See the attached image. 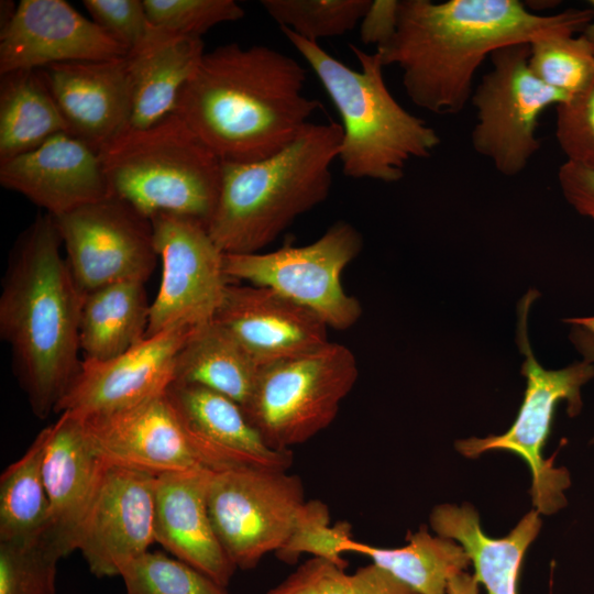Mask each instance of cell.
Returning a JSON list of instances; mask_svg holds the SVG:
<instances>
[{"label":"cell","mask_w":594,"mask_h":594,"mask_svg":"<svg viewBox=\"0 0 594 594\" xmlns=\"http://www.w3.org/2000/svg\"><path fill=\"white\" fill-rule=\"evenodd\" d=\"M61 550L45 536L0 542V594H56Z\"/></svg>","instance_id":"836d02e7"},{"label":"cell","mask_w":594,"mask_h":594,"mask_svg":"<svg viewBox=\"0 0 594 594\" xmlns=\"http://www.w3.org/2000/svg\"><path fill=\"white\" fill-rule=\"evenodd\" d=\"M120 576L125 594H229L202 572L158 551L132 560Z\"/></svg>","instance_id":"d6a6232c"},{"label":"cell","mask_w":594,"mask_h":594,"mask_svg":"<svg viewBox=\"0 0 594 594\" xmlns=\"http://www.w3.org/2000/svg\"><path fill=\"white\" fill-rule=\"evenodd\" d=\"M447 594H479V582L474 575L461 572L450 579Z\"/></svg>","instance_id":"ee69618b"},{"label":"cell","mask_w":594,"mask_h":594,"mask_svg":"<svg viewBox=\"0 0 594 594\" xmlns=\"http://www.w3.org/2000/svg\"><path fill=\"white\" fill-rule=\"evenodd\" d=\"M571 326L569 338L584 361L594 364V317L565 320ZM594 444V438L592 439Z\"/></svg>","instance_id":"7bdbcfd3"},{"label":"cell","mask_w":594,"mask_h":594,"mask_svg":"<svg viewBox=\"0 0 594 594\" xmlns=\"http://www.w3.org/2000/svg\"><path fill=\"white\" fill-rule=\"evenodd\" d=\"M590 8L594 11V0L588 1Z\"/></svg>","instance_id":"bcb514c9"},{"label":"cell","mask_w":594,"mask_h":594,"mask_svg":"<svg viewBox=\"0 0 594 594\" xmlns=\"http://www.w3.org/2000/svg\"><path fill=\"white\" fill-rule=\"evenodd\" d=\"M69 132L38 70H16L0 80V163Z\"/></svg>","instance_id":"83f0119b"},{"label":"cell","mask_w":594,"mask_h":594,"mask_svg":"<svg viewBox=\"0 0 594 594\" xmlns=\"http://www.w3.org/2000/svg\"><path fill=\"white\" fill-rule=\"evenodd\" d=\"M352 538L351 526L345 521L330 525L328 506L320 501H306L296 520L293 534L277 557L292 563L301 553L327 559L345 569L343 546Z\"/></svg>","instance_id":"e575fe53"},{"label":"cell","mask_w":594,"mask_h":594,"mask_svg":"<svg viewBox=\"0 0 594 594\" xmlns=\"http://www.w3.org/2000/svg\"><path fill=\"white\" fill-rule=\"evenodd\" d=\"M558 182L569 205L594 220V169L565 161L558 170Z\"/></svg>","instance_id":"ab89813d"},{"label":"cell","mask_w":594,"mask_h":594,"mask_svg":"<svg viewBox=\"0 0 594 594\" xmlns=\"http://www.w3.org/2000/svg\"><path fill=\"white\" fill-rule=\"evenodd\" d=\"M594 47V21L591 22L582 32Z\"/></svg>","instance_id":"f6af8a7d"},{"label":"cell","mask_w":594,"mask_h":594,"mask_svg":"<svg viewBox=\"0 0 594 594\" xmlns=\"http://www.w3.org/2000/svg\"><path fill=\"white\" fill-rule=\"evenodd\" d=\"M215 472H168L155 479V541L176 559L227 586L237 566L228 557L208 509Z\"/></svg>","instance_id":"44dd1931"},{"label":"cell","mask_w":594,"mask_h":594,"mask_svg":"<svg viewBox=\"0 0 594 594\" xmlns=\"http://www.w3.org/2000/svg\"><path fill=\"white\" fill-rule=\"evenodd\" d=\"M45 442L44 428L1 474L0 542L31 541L46 532L50 502L42 470Z\"/></svg>","instance_id":"f546056e"},{"label":"cell","mask_w":594,"mask_h":594,"mask_svg":"<svg viewBox=\"0 0 594 594\" xmlns=\"http://www.w3.org/2000/svg\"><path fill=\"white\" fill-rule=\"evenodd\" d=\"M127 55L124 47L63 0H21L1 23L0 75Z\"/></svg>","instance_id":"e0dca14e"},{"label":"cell","mask_w":594,"mask_h":594,"mask_svg":"<svg viewBox=\"0 0 594 594\" xmlns=\"http://www.w3.org/2000/svg\"><path fill=\"white\" fill-rule=\"evenodd\" d=\"M198 327L169 328L109 360L84 359L55 413L108 415L164 394L175 381L182 348Z\"/></svg>","instance_id":"2e32d148"},{"label":"cell","mask_w":594,"mask_h":594,"mask_svg":"<svg viewBox=\"0 0 594 594\" xmlns=\"http://www.w3.org/2000/svg\"><path fill=\"white\" fill-rule=\"evenodd\" d=\"M529 44L501 47L490 55L492 68L473 89L476 123L473 150L505 176L520 174L539 151V118L569 96L541 82L530 70Z\"/></svg>","instance_id":"30bf717a"},{"label":"cell","mask_w":594,"mask_h":594,"mask_svg":"<svg viewBox=\"0 0 594 594\" xmlns=\"http://www.w3.org/2000/svg\"><path fill=\"white\" fill-rule=\"evenodd\" d=\"M556 139L566 162L594 169V77L557 106Z\"/></svg>","instance_id":"8d00e7d4"},{"label":"cell","mask_w":594,"mask_h":594,"mask_svg":"<svg viewBox=\"0 0 594 594\" xmlns=\"http://www.w3.org/2000/svg\"><path fill=\"white\" fill-rule=\"evenodd\" d=\"M166 395L186 425L201 439L238 463L288 470L292 450L271 449L248 419L242 406L208 387L174 382Z\"/></svg>","instance_id":"cb8c5ba5"},{"label":"cell","mask_w":594,"mask_h":594,"mask_svg":"<svg viewBox=\"0 0 594 594\" xmlns=\"http://www.w3.org/2000/svg\"><path fill=\"white\" fill-rule=\"evenodd\" d=\"M54 220L82 294L119 282L145 283L156 266L151 220L119 198L111 196Z\"/></svg>","instance_id":"5bb4252c"},{"label":"cell","mask_w":594,"mask_h":594,"mask_svg":"<svg viewBox=\"0 0 594 594\" xmlns=\"http://www.w3.org/2000/svg\"><path fill=\"white\" fill-rule=\"evenodd\" d=\"M151 23L177 36L201 38L213 26L245 14L234 0H143Z\"/></svg>","instance_id":"d590c367"},{"label":"cell","mask_w":594,"mask_h":594,"mask_svg":"<svg viewBox=\"0 0 594 594\" xmlns=\"http://www.w3.org/2000/svg\"><path fill=\"white\" fill-rule=\"evenodd\" d=\"M351 579L359 594H416L388 571L373 562L358 569L351 574Z\"/></svg>","instance_id":"b9f144b4"},{"label":"cell","mask_w":594,"mask_h":594,"mask_svg":"<svg viewBox=\"0 0 594 594\" xmlns=\"http://www.w3.org/2000/svg\"><path fill=\"white\" fill-rule=\"evenodd\" d=\"M145 283L109 284L82 297L79 342L87 360H109L146 338L151 304Z\"/></svg>","instance_id":"484cf974"},{"label":"cell","mask_w":594,"mask_h":594,"mask_svg":"<svg viewBox=\"0 0 594 594\" xmlns=\"http://www.w3.org/2000/svg\"><path fill=\"white\" fill-rule=\"evenodd\" d=\"M593 21L591 8L543 15L518 0H399L395 31L376 53L384 67L400 69L414 105L435 114H457L471 99L474 75L494 51L575 35Z\"/></svg>","instance_id":"6da1fadb"},{"label":"cell","mask_w":594,"mask_h":594,"mask_svg":"<svg viewBox=\"0 0 594 594\" xmlns=\"http://www.w3.org/2000/svg\"><path fill=\"white\" fill-rule=\"evenodd\" d=\"M204 54L201 38L173 35L155 26L148 41L128 54L132 81L128 129H144L174 113L180 91Z\"/></svg>","instance_id":"d4e9b609"},{"label":"cell","mask_w":594,"mask_h":594,"mask_svg":"<svg viewBox=\"0 0 594 594\" xmlns=\"http://www.w3.org/2000/svg\"><path fill=\"white\" fill-rule=\"evenodd\" d=\"M342 127L310 122L279 152L252 163H223L208 232L224 254L261 252L293 221L326 200Z\"/></svg>","instance_id":"277c9868"},{"label":"cell","mask_w":594,"mask_h":594,"mask_svg":"<svg viewBox=\"0 0 594 594\" xmlns=\"http://www.w3.org/2000/svg\"><path fill=\"white\" fill-rule=\"evenodd\" d=\"M99 156L112 197L150 220L170 213L208 227L222 162L176 113L144 129H127Z\"/></svg>","instance_id":"8992f818"},{"label":"cell","mask_w":594,"mask_h":594,"mask_svg":"<svg viewBox=\"0 0 594 594\" xmlns=\"http://www.w3.org/2000/svg\"><path fill=\"white\" fill-rule=\"evenodd\" d=\"M538 297L537 290L529 289L518 304L516 341L525 356L521 374L526 378V391L516 419L502 435L461 439L455 442V449L466 458L494 450L520 457L531 473L534 509L551 515L566 505L565 491L571 485V476L565 468L554 465V457H543V448L559 403L565 402L570 417L581 413L582 388L594 378V364L582 360L559 370H547L539 364L528 337L529 311Z\"/></svg>","instance_id":"52a82bcc"},{"label":"cell","mask_w":594,"mask_h":594,"mask_svg":"<svg viewBox=\"0 0 594 594\" xmlns=\"http://www.w3.org/2000/svg\"><path fill=\"white\" fill-rule=\"evenodd\" d=\"M151 223L162 277L151 304L146 338L176 326L211 321L230 284L224 253L207 226L196 219L161 213Z\"/></svg>","instance_id":"4fadbf2b"},{"label":"cell","mask_w":594,"mask_h":594,"mask_svg":"<svg viewBox=\"0 0 594 594\" xmlns=\"http://www.w3.org/2000/svg\"><path fill=\"white\" fill-rule=\"evenodd\" d=\"M54 218L40 215L12 251L0 295V334L33 414L46 418L77 375L84 294Z\"/></svg>","instance_id":"3957f363"},{"label":"cell","mask_w":594,"mask_h":594,"mask_svg":"<svg viewBox=\"0 0 594 594\" xmlns=\"http://www.w3.org/2000/svg\"><path fill=\"white\" fill-rule=\"evenodd\" d=\"M305 502L300 477L287 470L231 468L215 472L208 490L216 534L237 569L243 570L285 546Z\"/></svg>","instance_id":"8fae6325"},{"label":"cell","mask_w":594,"mask_h":594,"mask_svg":"<svg viewBox=\"0 0 594 594\" xmlns=\"http://www.w3.org/2000/svg\"><path fill=\"white\" fill-rule=\"evenodd\" d=\"M267 594H359L351 574L340 565L312 557Z\"/></svg>","instance_id":"f35d334b"},{"label":"cell","mask_w":594,"mask_h":594,"mask_svg":"<svg viewBox=\"0 0 594 594\" xmlns=\"http://www.w3.org/2000/svg\"><path fill=\"white\" fill-rule=\"evenodd\" d=\"M363 239L346 221H337L316 241L272 252L224 254L228 278L272 288L304 306L337 330L354 326L360 301L345 293L343 270L360 254Z\"/></svg>","instance_id":"9c48e42d"},{"label":"cell","mask_w":594,"mask_h":594,"mask_svg":"<svg viewBox=\"0 0 594 594\" xmlns=\"http://www.w3.org/2000/svg\"><path fill=\"white\" fill-rule=\"evenodd\" d=\"M286 38L315 72L342 121L338 158L346 177L396 183L406 165L426 158L440 145L435 129L403 108L383 76L380 55L350 44L361 69L355 70L287 28Z\"/></svg>","instance_id":"5b68a950"},{"label":"cell","mask_w":594,"mask_h":594,"mask_svg":"<svg viewBox=\"0 0 594 594\" xmlns=\"http://www.w3.org/2000/svg\"><path fill=\"white\" fill-rule=\"evenodd\" d=\"M212 320L261 366L329 342L321 318L264 286L229 284Z\"/></svg>","instance_id":"ffe728a7"},{"label":"cell","mask_w":594,"mask_h":594,"mask_svg":"<svg viewBox=\"0 0 594 594\" xmlns=\"http://www.w3.org/2000/svg\"><path fill=\"white\" fill-rule=\"evenodd\" d=\"M371 0H262L261 6L279 28L300 37L318 40L339 36L360 25Z\"/></svg>","instance_id":"4dcf8cb0"},{"label":"cell","mask_w":594,"mask_h":594,"mask_svg":"<svg viewBox=\"0 0 594 594\" xmlns=\"http://www.w3.org/2000/svg\"><path fill=\"white\" fill-rule=\"evenodd\" d=\"M399 0H375L360 22L361 41L364 44H384L394 33Z\"/></svg>","instance_id":"60d3db41"},{"label":"cell","mask_w":594,"mask_h":594,"mask_svg":"<svg viewBox=\"0 0 594 594\" xmlns=\"http://www.w3.org/2000/svg\"><path fill=\"white\" fill-rule=\"evenodd\" d=\"M38 72L69 133L96 152L129 128L132 81L128 55L55 64Z\"/></svg>","instance_id":"d6986e66"},{"label":"cell","mask_w":594,"mask_h":594,"mask_svg":"<svg viewBox=\"0 0 594 594\" xmlns=\"http://www.w3.org/2000/svg\"><path fill=\"white\" fill-rule=\"evenodd\" d=\"M358 377L353 352L329 341L262 365L243 410L271 449L290 450L332 424Z\"/></svg>","instance_id":"ba28073f"},{"label":"cell","mask_w":594,"mask_h":594,"mask_svg":"<svg viewBox=\"0 0 594 594\" xmlns=\"http://www.w3.org/2000/svg\"><path fill=\"white\" fill-rule=\"evenodd\" d=\"M529 68L544 85L569 97L594 77V47L581 35H552L529 43Z\"/></svg>","instance_id":"1f68e13d"},{"label":"cell","mask_w":594,"mask_h":594,"mask_svg":"<svg viewBox=\"0 0 594 594\" xmlns=\"http://www.w3.org/2000/svg\"><path fill=\"white\" fill-rule=\"evenodd\" d=\"M91 20L128 54L142 47L155 31L143 0H84Z\"/></svg>","instance_id":"74e56055"},{"label":"cell","mask_w":594,"mask_h":594,"mask_svg":"<svg viewBox=\"0 0 594 594\" xmlns=\"http://www.w3.org/2000/svg\"><path fill=\"white\" fill-rule=\"evenodd\" d=\"M261 367L230 333L211 320L199 326L182 348L174 382L208 387L243 408L254 392Z\"/></svg>","instance_id":"4316f807"},{"label":"cell","mask_w":594,"mask_h":594,"mask_svg":"<svg viewBox=\"0 0 594 594\" xmlns=\"http://www.w3.org/2000/svg\"><path fill=\"white\" fill-rule=\"evenodd\" d=\"M306 69L265 45L230 43L204 54L178 97L180 117L223 163L279 152L320 108L304 95Z\"/></svg>","instance_id":"7a4b0ae2"},{"label":"cell","mask_w":594,"mask_h":594,"mask_svg":"<svg viewBox=\"0 0 594 594\" xmlns=\"http://www.w3.org/2000/svg\"><path fill=\"white\" fill-rule=\"evenodd\" d=\"M402 548H376L351 538L343 552L367 556L373 563L388 571L416 594H447L450 579L464 572L471 560L461 544L441 536H432L425 526L407 536Z\"/></svg>","instance_id":"f1b7e54d"},{"label":"cell","mask_w":594,"mask_h":594,"mask_svg":"<svg viewBox=\"0 0 594 594\" xmlns=\"http://www.w3.org/2000/svg\"><path fill=\"white\" fill-rule=\"evenodd\" d=\"M155 479L106 462L75 541L95 576L120 575L125 564L156 542Z\"/></svg>","instance_id":"9a60e30c"},{"label":"cell","mask_w":594,"mask_h":594,"mask_svg":"<svg viewBox=\"0 0 594 594\" xmlns=\"http://www.w3.org/2000/svg\"><path fill=\"white\" fill-rule=\"evenodd\" d=\"M0 184L54 218L111 197L99 153L69 132L0 163Z\"/></svg>","instance_id":"ac0fdd59"},{"label":"cell","mask_w":594,"mask_h":594,"mask_svg":"<svg viewBox=\"0 0 594 594\" xmlns=\"http://www.w3.org/2000/svg\"><path fill=\"white\" fill-rule=\"evenodd\" d=\"M43 479L50 502L45 537L64 557L75 551L76 536L106 465L81 418L59 414L45 427Z\"/></svg>","instance_id":"7402d4cb"},{"label":"cell","mask_w":594,"mask_h":594,"mask_svg":"<svg viewBox=\"0 0 594 594\" xmlns=\"http://www.w3.org/2000/svg\"><path fill=\"white\" fill-rule=\"evenodd\" d=\"M80 418L100 458L110 464L154 475L246 466L197 436L166 392L124 410Z\"/></svg>","instance_id":"7c38bea8"},{"label":"cell","mask_w":594,"mask_h":594,"mask_svg":"<svg viewBox=\"0 0 594 594\" xmlns=\"http://www.w3.org/2000/svg\"><path fill=\"white\" fill-rule=\"evenodd\" d=\"M539 515L530 510L508 535L496 539L483 531L470 504H442L432 509L430 526L438 536L462 546L474 566V578L487 594H517L522 558L541 528Z\"/></svg>","instance_id":"603a6c76"}]
</instances>
